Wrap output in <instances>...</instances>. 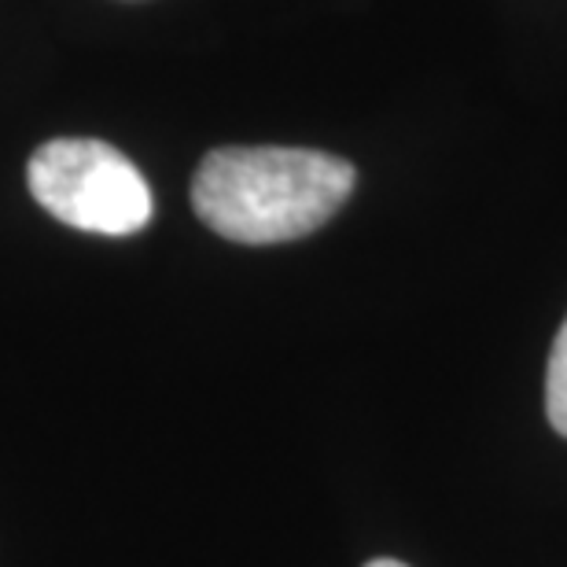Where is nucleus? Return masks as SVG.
Here are the masks:
<instances>
[{"label":"nucleus","instance_id":"nucleus-4","mask_svg":"<svg viewBox=\"0 0 567 567\" xmlns=\"http://www.w3.org/2000/svg\"><path fill=\"white\" fill-rule=\"evenodd\" d=\"M365 567H405L402 560H369Z\"/></svg>","mask_w":567,"mask_h":567},{"label":"nucleus","instance_id":"nucleus-1","mask_svg":"<svg viewBox=\"0 0 567 567\" xmlns=\"http://www.w3.org/2000/svg\"><path fill=\"white\" fill-rule=\"evenodd\" d=\"M358 169L310 147H218L192 177L199 221L233 244L310 236L350 199Z\"/></svg>","mask_w":567,"mask_h":567},{"label":"nucleus","instance_id":"nucleus-3","mask_svg":"<svg viewBox=\"0 0 567 567\" xmlns=\"http://www.w3.org/2000/svg\"><path fill=\"white\" fill-rule=\"evenodd\" d=\"M546 413L549 424L567 439V317L557 332L549 354V372H546Z\"/></svg>","mask_w":567,"mask_h":567},{"label":"nucleus","instance_id":"nucleus-2","mask_svg":"<svg viewBox=\"0 0 567 567\" xmlns=\"http://www.w3.org/2000/svg\"><path fill=\"white\" fill-rule=\"evenodd\" d=\"M30 196L52 218L96 236H133L152 221V188L118 147L89 137L41 144L27 166Z\"/></svg>","mask_w":567,"mask_h":567}]
</instances>
